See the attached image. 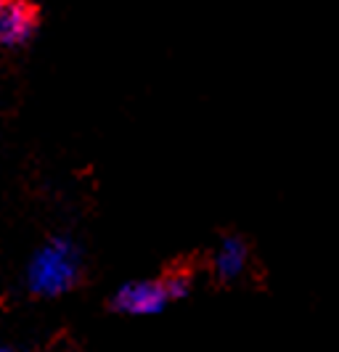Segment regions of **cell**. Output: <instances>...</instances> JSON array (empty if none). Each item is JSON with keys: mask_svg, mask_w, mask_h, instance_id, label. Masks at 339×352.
Masks as SVG:
<instances>
[{"mask_svg": "<svg viewBox=\"0 0 339 352\" xmlns=\"http://www.w3.org/2000/svg\"><path fill=\"white\" fill-rule=\"evenodd\" d=\"M83 278V247L67 233L45 239L24 267V286L37 300H58Z\"/></svg>", "mask_w": 339, "mask_h": 352, "instance_id": "obj_1", "label": "cell"}, {"mask_svg": "<svg viewBox=\"0 0 339 352\" xmlns=\"http://www.w3.org/2000/svg\"><path fill=\"white\" fill-rule=\"evenodd\" d=\"M194 289L188 273L175 270L162 278H133L114 289L111 294V310L117 316L127 318H149L164 313L170 305L186 300Z\"/></svg>", "mask_w": 339, "mask_h": 352, "instance_id": "obj_2", "label": "cell"}, {"mask_svg": "<svg viewBox=\"0 0 339 352\" xmlns=\"http://www.w3.org/2000/svg\"><path fill=\"white\" fill-rule=\"evenodd\" d=\"M40 14L30 0H0V48L19 51L35 40Z\"/></svg>", "mask_w": 339, "mask_h": 352, "instance_id": "obj_3", "label": "cell"}, {"mask_svg": "<svg viewBox=\"0 0 339 352\" xmlns=\"http://www.w3.org/2000/svg\"><path fill=\"white\" fill-rule=\"evenodd\" d=\"M250 244L239 233H228L217 241L212 252V276L220 283H236L241 281L250 270Z\"/></svg>", "mask_w": 339, "mask_h": 352, "instance_id": "obj_4", "label": "cell"}]
</instances>
